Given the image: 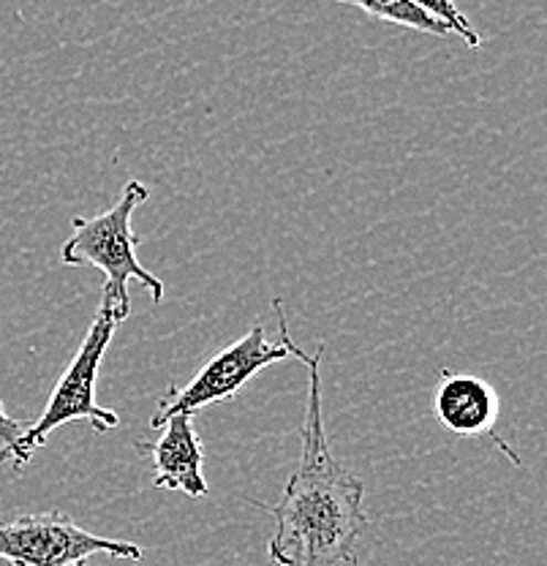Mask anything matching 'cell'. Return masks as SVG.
I'll use <instances>...</instances> for the list:
<instances>
[{"instance_id":"6da1fadb","label":"cell","mask_w":547,"mask_h":566,"mask_svg":"<svg viewBox=\"0 0 547 566\" xmlns=\"http://www.w3.org/2000/svg\"><path fill=\"white\" fill-rule=\"evenodd\" d=\"M325 344L308 357V403L299 430V460L286 480L278 504L264 506L275 517L267 545L270 562L278 566H340L357 562V539L368 528L362 510V480L333 458L322 415L319 365Z\"/></svg>"},{"instance_id":"7a4b0ae2","label":"cell","mask_w":547,"mask_h":566,"mask_svg":"<svg viewBox=\"0 0 547 566\" xmlns=\"http://www.w3.org/2000/svg\"><path fill=\"white\" fill-rule=\"evenodd\" d=\"M147 197H150V188L143 180H128L120 199L109 210L93 218L76 216L72 221V238L61 248V262L69 268H98L107 275L104 297L109 300L112 314L120 324L132 314V297H128L132 281L143 283L152 303H164V281L139 264V238L132 227L134 210Z\"/></svg>"},{"instance_id":"3957f363","label":"cell","mask_w":547,"mask_h":566,"mask_svg":"<svg viewBox=\"0 0 547 566\" xmlns=\"http://www.w3.org/2000/svg\"><path fill=\"white\" fill-rule=\"evenodd\" d=\"M117 318L112 314L109 300L102 294V305H98L96 318L87 327L85 340L76 349L74 359L69 363V368L63 370L61 381L52 389L50 403L44 406L41 417L33 424H28L22 439L17 441V447L11 450V465H14V476H20L25 471V465L31 463L33 452L41 450L46 444V439L52 436V430H57L61 424L85 420L91 422V428L96 433H109V430L120 428V417L117 411L104 409L96 403V381L98 370H102V359L107 354L112 338H115Z\"/></svg>"},{"instance_id":"277c9868","label":"cell","mask_w":547,"mask_h":566,"mask_svg":"<svg viewBox=\"0 0 547 566\" xmlns=\"http://www.w3.org/2000/svg\"><path fill=\"white\" fill-rule=\"evenodd\" d=\"M273 311L281 324L278 344H270L262 324H254L243 338H238L234 344H229L227 349L215 354V357H210L188 385L169 387V392L164 395L161 403H158L156 415L150 417V428L158 430L164 422L172 420V417L197 415L204 406H213L221 403V400L234 398L238 392H243V387L249 385L254 376L262 374L270 365L281 363V359H299L303 365L308 363L311 354H305L290 338L284 303H281V300H273Z\"/></svg>"},{"instance_id":"5b68a950","label":"cell","mask_w":547,"mask_h":566,"mask_svg":"<svg viewBox=\"0 0 547 566\" xmlns=\"http://www.w3.org/2000/svg\"><path fill=\"white\" fill-rule=\"evenodd\" d=\"M143 562V547L80 528L63 512L20 515L0 526V562L9 566H85L93 556Z\"/></svg>"},{"instance_id":"8992f818","label":"cell","mask_w":547,"mask_h":566,"mask_svg":"<svg viewBox=\"0 0 547 566\" xmlns=\"http://www.w3.org/2000/svg\"><path fill=\"white\" fill-rule=\"evenodd\" d=\"M433 415L446 430L463 436V439H482L485 436L498 450L507 452L512 463L520 465L517 452L496 433L498 417H502L498 392L480 376L444 370L436 381V389H433Z\"/></svg>"},{"instance_id":"52a82bcc","label":"cell","mask_w":547,"mask_h":566,"mask_svg":"<svg viewBox=\"0 0 547 566\" xmlns=\"http://www.w3.org/2000/svg\"><path fill=\"white\" fill-rule=\"evenodd\" d=\"M158 430H161L158 439L137 444V450L152 465V485L164 491H180L188 499H208L210 488L202 471L204 447L193 428V415L172 417Z\"/></svg>"},{"instance_id":"ba28073f","label":"cell","mask_w":547,"mask_h":566,"mask_svg":"<svg viewBox=\"0 0 547 566\" xmlns=\"http://www.w3.org/2000/svg\"><path fill=\"white\" fill-rule=\"evenodd\" d=\"M338 3L357 6V9L365 11V14L376 17V20L411 28V31L439 35V39L450 35V31H446L441 22L433 20V17H428L425 11H420L414 3H409V0H338Z\"/></svg>"},{"instance_id":"9c48e42d","label":"cell","mask_w":547,"mask_h":566,"mask_svg":"<svg viewBox=\"0 0 547 566\" xmlns=\"http://www.w3.org/2000/svg\"><path fill=\"white\" fill-rule=\"evenodd\" d=\"M409 3H414L417 9L425 11L428 17L441 22L450 33L461 35V39L466 41L469 50H480L482 46V35L474 31V25L469 22V17L457 9L455 0H409Z\"/></svg>"},{"instance_id":"30bf717a","label":"cell","mask_w":547,"mask_h":566,"mask_svg":"<svg viewBox=\"0 0 547 566\" xmlns=\"http://www.w3.org/2000/svg\"><path fill=\"white\" fill-rule=\"evenodd\" d=\"M28 424H22L20 420H14V417L6 411L3 400H0V465L6 463L11 455V450L17 447V441L22 439V433H25Z\"/></svg>"}]
</instances>
